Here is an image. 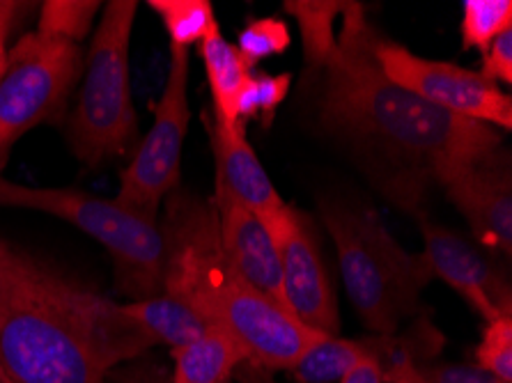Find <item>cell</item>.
Wrapping results in <instances>:
<instances>
[{
    "label": "cell",
    "mask_w": 512,
    "mask_h": 383,
    "mask_svg": "<svg viewBox=\"0 0 512 383\" xmlns=\"http://www.w3.org/2000/svg\"><path fill=\"white\" fill-rule=\"evenodd\" d=\"M285 12L299 23L317 122L368 163L402 211L418 214L432 182L503 150L490 124L439 111L379 69L372 56L377 30L361 3L290 0Z\"/></svg>",
    "instance_id": "cell-1"
},
{
    "label": "cell",
    "mask_w": 512,
    "mask_h": 383,
    "mask_svg": "<svg viewBox=\"0 0 512 383\" xmlns=\"http://www.w3.org/2000/svg\"><path fill=\"white\" fill-rule=\"evenodd\" d=\"M164 294L184 301L242 347L248 363L290 370L324 338L253 289L223 255L212 200L175 189L166 198Z\"/></svg>",
    "instance_id": "cell-2"
},
{
    "label": "cell",
    "mask_w": 512,
    "mask_h": 383,
    "mask_svg": "<svg viewBox=\"0 0 512 383\" xmlns=\"http://www.w3.org/2000/svg\"><path fill=\"white\" fill-rule=\"evenodd\" d=\"M83 287L17 253L0 285V372L10 383H106L81 315Z\"/></svg>",
    "instance_id": "cell-3"
},
{
    "label": "cell",
    "mask_w": 512,
    "mask_h": 383,
    "mask_svg": "<svg viewBox=\"0 0 512 383\" xmlns=\"http://www.w3.org/2000/svg\"><path fill=\"white\" fill-rule=\"evenodd\" d=\"M320 218L363 326L375 335L398 333L405 319L423 310V292L434 280L423 253H409L375 211L354 200L327 195Z\"/></svg>",
    "instance_id": "cell-4"
},
{
    "label": "cell",
    "mask_w": 512,
    "mask_h": 383,
    "mask_svg": "<svg viewBox=\"0 0 512 383\" xmlns=\"http://www.w3.org/2000/svg\"><path fill=\"white\" fill-rule=\"evenodd\" d=\"M136 12V0L106 3L83 60V83L67 120V143L88 168L136 150L141 136L129 78Z\"/></svg>",
    "instance_id": "cell-5"
},
{
    "label": "cell",
    "mask_w": 512,
    "mask_h": 383,
    "mask_svg": "<svg viewBox=\"0 0 512 383\" xmlns=\"http://www.w3.org/2000/svg\"><path fill=\"white\" fill-rule=\"evenodd\" d=\"M0 205L56 216L102 244L113 260L115 283L129 301L164 294L168 244L159 221L136 214L115 198L76 189L21 186L5 177H0Z\"/></svg>",
    "instance_id": "cell-6"
},
{
    "label": "cell",
    "mask_w": 512,
    "mask_h": 383,
    "mask_svg": "<svg viewBox=\"0 0 512 383\" xmlns=\"http://www.w3.org/2000/svg\"><path fill=\"white\" fill-rule=\"evenodd\" d=\"M81 72V44L37 30L7 53L0 76V154L30 129L65 117Z\"/></svg>",
    "instance_id": "cell-7"
},
{
    "label": "cell",
    "mask_w": 512,
    "mask_h": 383,
    "mask_svg": "<svg viewBox=\"0 0 512 383\" xmlns=\"http://www.w3.org/2000/svg\"><path fill=\"white\" fill-rule=\"evenodd\" d=\"M189 49L170 46L166 85L154 106V120L138 140L129 166L120 173L115 200L136 214L157 221L164 200L180 189L182 150L189 134Z\"/></svg>",
    "instance_id": "cell-8"
},
{
    "label": "cell",
    "mask_w": 512,
    "mask_h": 383,
    "mask_svg": "<svg viewBox=\"0 0 512 383\" xmlns=\"http://www.w3.org/2000/svg\"><path fill=\"white\" fill-rule=\"evenodd\" d=\"M372 56L393 83L439 111L490 124L496 131L512 129L510 95L473 69L421 58L379 33L372 37Z\"/></svg>",
    "instance_id": "cell-9"
},
{
    "label": "cell",
    "mask_w": 512,
    "mask_h": 383,
    "mask_svg": "<svg viewBox=\"0 0 512 383\" xmlns=\"http://www.w3.org/2000/svg\"><path fill=\"white\" fill-rule=\"evenodd\" d=\"M262 223L278 250L285 308L313 331L338 335L340 312L336 289L331 285L320 237H317L310 216L287 205Z\"/></svg>",
    "instance_id": "cell-10"
},
{
    "label": "cell",
    "mask_w": 512,
    "mask_h": 383,
    "mask_svg": "<svg viewBox=\"0 0 512 383\" xmlns=\"http://www.w3.org/2000/svg\"><path fill=\"white\" fill-rule=\"evenodd\" d=\"M414 218L423 234V257L432 278L453 287L485 322L512 315L510 280L496 264L494 253L451 228L434 223L423 209Z\"/></svg>",
    "instance_id": "cell-11"
},
{
    "label": "cell",
    "mask_w": 512,
    "mask_h": 383,
    "mask_svg": "<svg viewBox=\"0 0 512 383\" xmlns=\"http://www.w3.org/2000/svg\"><path fill=\"white\" fill-rule=\"evenodd\" d=\"M469 223L473 241L490 253L512 255V173L508 152L457 168L439 182Z\"/></svg>",
    "instance_id": "cell-12"
},
{
    "label": "cell",
    "mask_w": 512,
    "mask_h": 383,
    "mask_svg": "<svg viewBox=\"0 0 512 383\" xmlns=\"http://www.w3.org/2000/svg\"><path fill=\"white\" fill-rule=\"evenodd\" d=\"M441 347H444V335L428 319L418 322L405 335L372 333L361 340H347L340 338V335H324L287 372L299 383H338L349 367L366 356L379 358L386 367L398 356H411L416 361H428V358L439 354Z\"/></svg>",
    "instance_id": "cell-13"
},
{
    "label": "cell",
    "mask_w": 512,
    "mask_h": 383,
    "mask_svg": "<svg viewBox=\"0 0 512 383\" xmlns=\"http://www.w3.org/2000/svg\"><path fill=\"white\" fill-rule=\"evenodd\" d=\"M212 205L223 255L228 257L232 269L276 306L285 308L281 262H278V250L265 223L251 209L221 191L214 193Z\"/></svg>",
    "instance_id": "cell-14"
},
{
    "label": "cell",
    "mask_w": 512,
    "mask_h": 383,
    "mask_svg": "<svg viewBox=\"0 0 512 383\" xmlns=\"http://www.w3.org/2000/svg\"><path fill=\"white\" fill-rule=\"evenodd\" d=\"M203 122L209 127V140L216 163V189L226 193L239 205L251 209L260 221H267L278 211L287 207V202L278 195L271 184L265 166L258 154L246 140V127L237 124L230 127L214 113H203Z\"/></svg>",
    "instance_id": "cell-15"
},
{
    "label": "cell",
    "mask_w": 512,
    "mask_h": 383,
    "mask_svg": "<svg viewBox=\"0 0 512 383\" xmlns=\"http://www.w3.org/2000/svg\"><path fill=\"white\" fill-rule=\"evenodd\" d=\"M173 361L170 383H230L246 356L223 328L207 326L203 335L173 351Z\"/></svg>",
    "instance_id": "cell-16"
},
{
    "label": "cell",
    "mask_w": 512,
    "mask_h": 383,
    "mask_svg": "<svg viewBox=\"0 0 512 383\" xmlns=\"http://www.w3.org/2000/svg\"><path fill=\"white\" fill-rule=\"evenodd\" d=\"M198 51L205 62L209 90H212V113L230 127H237L239 97L253 72L239 56L237 46L223 37L219 26L212 28V33L198 44Z\"/></svg>",
    "instance_id": "cell-17"
},
{
    "label": "cell",
    "mask_w": 512,
    "mask_h": 383,
    "mask_svg": "<svg viewBox=\"0 0 512 383\" xmlns=\"http://www.w3.org/2000/svg\"><path fill=\"white\" fill-rule=\"evenodd\" d=\"M124 308L141 324L154 345H166L170 351L182 349L205 333L207 324L191 306L175 296L159 294L143 301H127Z\"/></svg>",
    "instance_id": "cell-18"
},
{
    "label": "cell",
    "mask_w": 512,
    "mask_h": 383,
    "mask_svg": "<svg viewBox=\"0 0 512 383\" xmlns=\"http://www.w3.org/2000/svg\"><path fill=\"white\" fill-rule=\"evenodd\" d=\"M150 7L164 23L170 46L191 49L219 26L209 0H150Z\"/></svg>",
    "instance_id": "cell-19"
},
{
    "label": "cell",
    "mask_w": 512,
    "mask_h": 383,
    "mask_svg": "<svg viewBox=\"0 0 512 383\" xmlns=\"http://www.w3.org/2000/svg\"><path fill=\"white\" fill-rule=\"evenodd\" d=\"M382 383H503L478 365L425 363L411 356H398L384 367Z\"/></svg>",
    "instance_id": "cell-20"
},
{
    "label": "cell",
    "mask_w": 512,
    "mask_h": 383,
    "mask_svg": "<svg viewBox=\"0 0 512 383\" xmlns=\"http://www.w3.org/2000/svg\"><path fill=\"white\" fill-rule=\"evenodd\" d=\"M292 85V74H265L253 72L248 78L246 88L242 90L237 104V122L244 124L248 120H258L262 127L269 129L274 122L278 106L283 104Z\"/></svg>",
    "instance_id": "cell-21"
},
{
    "label": "cell",
    "mask_w": 512,
    "mask_h": 383,
    "mask_svg": "<svg viewBox=\"0 0 512 383\" xmlns=\"http://www.w3.org/2000/svg\"><path fill=\"white\" fill-rule=\"evenodd\" d=\"M512 28L510 0H464L462 5V46L487 51L503 30Z\"/></svg>",
    "instance_id": "cell-22"
},
{
    "label": "cell",
    "mask_w": 512,
    "mask_h": 383,
    "mask_svg": "<svg viewBox=\"0 0 512 383\" xmlns=\"http://www.w3.org/2000/svg\"><path fill=\"white\" fill-rule=\"evenodd\" d=\"M40 7L37 33L81 44V39L90 33L102 3L97 0H46Z\"/></svg>",
    "instance_id": "cell-23"
},
{
    "label": "cell",
    "mask_w": 512,
    "mask_h": 383,
    "mask_svg": "<svg viewBox=\"0 0 512 383\" xmlns=\"http://www.w3.org/2000/svg\"><path fill=\"white\" fill-rule=\"evenodd\" d=\"M290 42L292 35L285 21L278 17H260L246 23L244 30L237 37L235 46L239 56L246 62V67L255 72V67H258L262 60L287 51Z\"/></svg>",
    "instance_id": "cell-24"
},
{
    "label": "cell",
    "mask_w": 512,
    "mask_h": 383,
    "mask_svg": "<svg viewBox=\"0 0 512 383\" xmlns=\"http://www.w3.org/2000/svg\"><path fill=\"white\" fill-rule=\"evenodd\" d=\"M473 365L503 383H512V315L485 322L483 338L473 349Z\"/></svg>",
    "instance_id": "cell-25"
},
{
    "label": "cell",
    "mask_w": 512,
    "mask_h": 383,
    "mask_svg": "<svg viewBox=\"0 0 512 383\" xmlns=\"http://www.w3.org/2000/svg\"><path fill=\"white\" fill-rule=\"evenodd\" d=\"M480 76H485L492 83H512V28L503 30V33L487 46L483 53V67H480Z\"/></svg>",
    "instance_id": "cell-26"
},
{
    "label": "cell",
    "mask_w": 512,
    "mask_h": 383,
    "mask_svg": "<svg viewBox=\"0 0 512 383\" xmlns=\"http://www.w3.org/2000/svg\"><path fill=\"white\" fill-rule=\"evenodd\" d=\"M384 381V365L375 356L361 358L359 363L349 367L338 383H382Z\"/></svg>",
    "instance_id": "cell-27"
},
{
    "label": "cell",
    "mask_w": 512,
    "mask_h": 383,
    "mask_svg": "<svg viewBox=\"0 0 512 383\" xmlns=\"http://www.w3.org/2000/svg\"><path fill=\"white\" fill-rule=\"evenodd\" d=\"M23 3H12V0H0V76L5 72V62H7V51H5V42L10 30L17 23L19 14L23 12Z\"/></svg>",
    "instance_id": "cell-28"
},
{
    "label": "cell",
    "mask_w": 512,
    "mask_h": 383,
    "mask_svg": "<svg viewBox=\"0 0 512 383\" xmlns=\"http://www.w3.org/2000/svg\"><path fill=\"white\" fill-rule=\"evenodd\" d=\"M118 383H170L166 377H159V372L141 370V372H127Z\"/></svg>",
    "instance_id": "cell-29"
},
{
    "label": "cell",
    "mask_w": 512,
    "mask_h": 383,
    "mask_svg": "<svg viewBox=\"0 0 512 383\" xmlns=\"http://www.w3.org/2000/svg\"><path fill=\"white\" fill-rule=\"evenodd\" d=\"M14 255H17V250L10 248L3 239H0V285H3L7 271H10V267H12Z\"/></svg>",
    "instance_id": "cell-30"
},
{
    "label": "cell",
    "mask_w": 512,
    "mask_h": 383,
    "mask_svg": "<svg viewBox=\"0 0 512 383\" xmlns=\"http://www.w3.org/2000/svg\"><path fill=\"white\" fill-rule=\"evenodd\" d=\"M0 383H10V379H7V377H5V374H3V372H0Z\"/></svg>",
    "instance_id": "cell-31"
}]
</instances>
